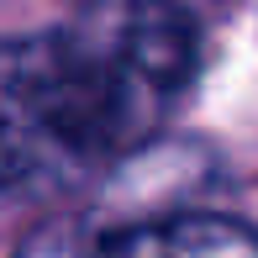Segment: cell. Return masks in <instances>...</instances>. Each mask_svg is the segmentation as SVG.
Returning a JSON list of instances; mask_svg holds the SVG:
<instances>
[{
	"label": "cell",
	"mask_w": 258,
	"mask_h": 258,
	"mask_svg": "<svg viewBox=\"0 0 258 258\" xmlns=\"http://www.w3.org/2000/svg\"><path fill=\"white\" fill-rule=\"evenodd\" d=\"M201 63L179 0H100L79 21L0 42V190L132 153L163 126Z\"/></svg>",
	"instance_id": "1"
},
{
	"label": "cell",
	"mask_w": 258,
	"mask_h": 258,
	"mask_svg": "<svg viewBox=\"0 0 258 258\" xmlns=\"http://www.w3.org/2000/svg\"><path fill=\"white\" fill-rule=\"evenodd\" d=\"M100 258H258V232L232 216H163L100 237Z\"/></svg>",
	"instance_id": "2"
},
{
	"label": "cell",
	"mask_w": 258,
	"mask_h": 258,
	"mask_svg": "<svg viewBox=\"0 0 258 258\" xmlns=\"http://www.w3.org/2000/svg\"><path fill=\"white\" fill-rule=\"evenodd\" d=\"M21 258H100V237L85 232V227H74V221H58V227L27 237Z\"/></svg>",
	"instance_id": "3"
}]
</instances>
